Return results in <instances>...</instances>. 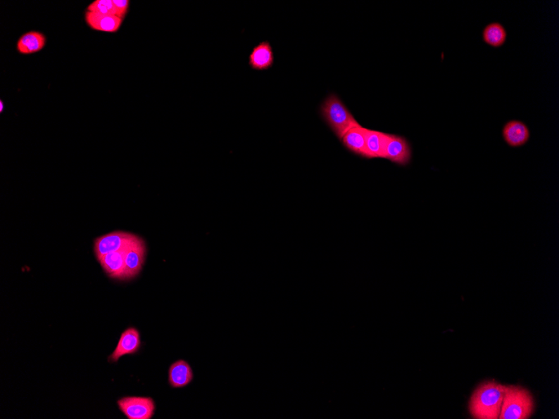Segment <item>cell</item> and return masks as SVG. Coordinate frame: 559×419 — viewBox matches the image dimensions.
Returning <instances> with one entry per match:
<instances>
[{
	"instance_id": "obj_14",
	"label": "cell",
	"mask_w": 559,
	"mask_h": 419,
	"mask_svg": "<svg viewBox=\"0 0 559 419\" xmlns=\"http://www.w3.org/2000/svg\"><path fill=\"white\" fill-rule=\"evenodd\" d=\"M365 134L368 160H374V158L384 160L385 148L389 134L365 129Z\"/></svg>"
},
{
	"instance_id": "obj_12",
	"label": "cell",
	"mask_w": 559,
	"mask_h": 419,
	"mask_svg": "<svg viewBox=\"0 0 559 419\" xmlns=\"http://www.w3.org/2000/svg\"><path fill=\"white\" fill-rule=\"evenodd\" d=\"M365 129V127L360 124L354 126L346 132L340 141L348 152L359 157L368 160Z\"/></svg>"
},
{
	"instance_id": "obj_4",
	"label": "cell",
	"mask_w": 559,
	"mask_h": 419,
	"mask_svg": "<svg viewBox=\"0 0 559 419\" xmlns=\"http://www.w3.org/2000/svg\"><path fill=\"white\" fill-rule=\"evenodd\" d=\"M139 239V236L123 231H115L97 238L94 246L96 259H99L106 254L128 249Z\"/></svg>"
},
{
	"instance_id": "obj_8",
	"label": "cell",
	"mask_w": 559,
	"mask_h": 419,
	"mask_svg": "<svg viewBox=\"0 0 559 419\" xmlns=\"http://www.w3.org/2000/svg\"><path fill=\"white\" fill-rule=\"evenodd\" d=\"M274 63L273 48L268 41L257 44L248 57V64L250 67L257 72H264L272 68Z\"/></svg>"
},
{
	"instance_id": "obj_9",
	"label": "cell",
	"mask_w": 559,
	"mask_h": 419,
	"mask_svg": "<svg viewBox=\"0 0 559 419\" xmlns=\"http://www.w3.org/2000/svg\"><path fill=\"white\" fill-rule=\"evenodd\" d=\"M127 250L106 254L99 259L101 267L108 277L115 280L126 281L125 258Z\"/></svg>"
},
{
	"instance_id": "obj_19",
	"label": "cell",
	"mask_w": 559,
	"mask_h": 419,
	"mask_svg": "<svg viewBox=\"0 0 559 419\" xmlns=\"http://www.w3.org/2000/svg\"><path fill=\"white\" fill-rule=\"evenodd\" d=\"M115 8H116V15L124 20L130 11V0H113Z\"/></svg>"
},
{
	"instance_id": "obj_3",
	"label": "cell",
	"mask_w": 559,
	"mask_h": 419,
	"mask_svg": "<svg viewBox=\"0 0 559 419\" xmlns=\"http://www.w3.org/2000/svg\"><path fill=\"white\" fill-rule=\"evenodd\" d=\"M534 409L535 401L530 391L522 386L505 385L499 419H529Z\"/></svg>"
},
{
	"instance_id": "obj_1",
	"label": "cell",
	"mask_w": 559,
	"mask_h": 419,
	"mask_svg": "<svg viewBox=\"0 0 559 419\" xmlns=\"http://www.w3.org/2000/svg\"><path fill=\"white\" fill-rule=\"evenodd\" d=\"M505 385L495 380L480 383L470 398L468 408L475 419H499Z\"/></svg>"
},
{
	"instance_id": "obj_2",
	"label": "cell",
	"mask_w": 559,
	"mask_h": 419,
	"mask_svg": "<svg viewBox=\"0 0 559 419\" xmlns=\"http://www.w3.org/2000/svg\"><path fill=\"white\" fill-rule=\"evenodd\" d=\"M320 115L323 122L339 140L350 129L359 124L347 105L335 94L328 95L324 99Z\"/></svg>"
},
{
	"instance_id": "obj_17",
	"label": "cell",
	"mask_w": 559,
	"mask_h": 419,
	"mask_svg": "<svg viewBox=\"0 0 559 419\" xmlns=\"http://www.w3.org/2000/svg\"><path fill=\"white\" fill-rule=\"evenodd\" d=\"M482 39L486 45L499 48L504 45L508 39V32L503 25L499 22H492L485 26L482 32Z\"/></svg>"
},
{
	"instance_id": "obj_10",
	"label": "cell",
	"mask_w": 559,
	"mask_h": 419,
	"mask_svg": "<svg viewBox=\"0 0 559 419\" xmlns=\"http://www.w3.org/2000/svg\"><path fill=\"white\" fill-rule=\"evenodd\" d=\"M503 138L509 147L520 148L529 143L531 132L525 122L512 120L504 125Z\"/></svg>"
},
{
	"instance_id": "obj_15",
	"label": "cell",
	"mask_w": 559,
	"mask_h": 419,
	"mask_svg": "<svg viewBox=\"0 0 559 419\" xmlns=\"http://www.w3.org/2000/svg\"><path fill=\"white\" fill-rule=\"evenodd\" d=\"M194 378L192 368L187 361L180 360L171 365L168 371V382L172 387L180 388L189 385Z\"/></svg>"
},
{
	"instance_id": "obj_7",
	"label": "cell",
	"mask_w": 559,
	"mask_h": 419,
	"mask_svg": "<svg viewBox=\"0 0 559 419\" xmlns=\"http://www.w3.org/2000/svg\"><path fill=\"white\" fill-rule=\"evenodd\" d=\"M141 347V337L139 330L134 328L124 330L120 337L116 349L108 357L110 363L117 361L125 355L137 354Z\"/></svg>"
},
{
	"instance_id": "obj_16",
	"label": "cell",
	"mask_w": 559,
	"mask_h": 419,
	"mask_svg": "<svg viewBox=\"0 0 559 419\" xmlns=\"http://www.w3.org/2000/svg\"><path fill=\"white\" fill-rule=\"evenodd\" d=\"M46 45V35L39 32H29L18 41L17 51L22 55H31L41 51Z\"/></svg>"
},
{
	"instance_id": "obj_13",
	"label": "cell",
	"mask_w": 559,
	"mask_h": 419,
	"mask_svg": "<svg viewBox=\"0 0 559 419\" xmlns=\"http://www.w3.org/2000/svg\"><path fill=\"white\" fill-rule=\"evenodd\" d=\"M85 20L89 27L96 32L116 33L123 25V20L115 15H101L99 13L86 12Z\"/></svg>"
},
{
	"instance_id": "obj_20",
	"label": "cell",
	"mask_w": 559,
	"mask_h": 419,
	"mask_svg": "<svg viewBox=\"0 0 559 419\" xmlns=\"http://www.w3.org/2000/svg\"><path fill=\"white\" fill-rule=\"evenodd\" d=\"M3 110H4V103L3 101H0V112H3Z\"/></svg>"
},
{
	"instance_id": "obj_11",
	"label": "cell",
	"mask_w": 559,
	"mask_h": 419,
	"mask_svg": "<svg viewBox=\"0 0 559 419\" xmlns=\"http://www.w3.org/2000/svg\"><path fill=\"white\" fill-rule=\"evenodd\" d=\"M146 252L147 249L142 238L128 248L125 258L126 280H132L139 275L145 262Z\"/></svg>"
},
{
	"instance_id": "obj_5",
	"label": "cell",
	"mask_w": 559,
	"mask_h": 419,
	"mask_svg": "<svg viewBox=\"0 0 559 419\" xmlns=\"http://www.w3.org/2000/svg\"><path fill=\"white\" fill-rule=\"evenodd\" d=\"M118 405L128 419H151L156 408L149 397H125L118 401Z\"/></svg>"
},
{
	"instance_id": "obj_18",
	"label": "cell",
	"mask_w": 559,
	"mask_h": 419,
	"mask_svg": "<svg viewBox=\"0 0 559 419\" xmlns=\"http://www.w3.org/2000/svg\"><path fill=\"white\" fill-rule=\"evenodd\" d=\"M87 11L99 13L101 15H116V8H115L113 0H96L89 4Z\"/></svg>"
},
{
	"instance_id": "obj_6",
	"label": "cell",
	"mask_w": 559,
	"mask_h": 419,
	"mask_svg": "<svg viewBox=\"0 0 559 419\" xmlns=\"http://www.w3.org/2000/svg\"><path fill=\"white\" fill-rule=\"evenodd\" d=\"M384 160L398 166L409 165L412 160V148L409 141L403 136L389 134L385 148Z\"/></svg>"
}]
</instances>
